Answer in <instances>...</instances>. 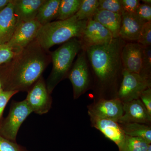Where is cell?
<instances>
[{
    "instance_id": "36",
    "label": "cell",
    "mask_w": 151,
    "mask_h": 151,
    "mask_svg": "<svg viewBox=\"0 0 151 151\" xmlns=\"http://www.w3.org/2000/svg\"><path fill=\"white\" fill-rule=\"evenodd\" d=\"M147 151H151V145H149L148 148L147 150Z\"/></svg>"
},
{
    "instance_id": "32",
    "label": "cell",
    "mask_w": 151,
    "mask_h": 151,
    "mask_svg": "<svg viewBox=\"0 0 151 151\" xmlns=\"http://www.w3.org/2000/svg\"><path fill=\"white\" fill-rule=\"evenodd\" d=\"M139 99L147 108L149 113L151 115V89L147 88L142 92Z\"/></svg>"
},
{
    "instance_id": "20",
    "label": "cell",
    "mask_w": 151,
    "mask_h": 151,
    "mask_svg": "<svg viewBox=\"0 0 151 151\" xmlns=\"http://www.w3.org/2000/svg\"><path fill=\"white\" fill-rule=\"evenodd\" d=\"M119 124L125 135L130 137L142 138L147 141L149 144H151L150 126L147 124L137 123Z\"/></svg>"
},
{
    "instance_id": "24",
    "label": "cell",
    "mask_w": 151,
    "mask_h": 151,
    "mask_svg": "<svg viewBox=\"0 0 151 151\" xmlns=\"http://www.w3.org/2000/svg\"><path fill=\"white\" fill-rule=\"evenodd\" d=\"M151 47H144L142 67L139 74L147 79L151 80Z\"/></svg>"
},
{
    "instance_id": "25",
    "label": "cell",
    "mask_w": 151,
    "mask_h": 151,
    "mask_svg": "<svg viewBox=\"0 0 151 151\" xmlns=\"http://www.w3.org/2000/svg\"><path fill=\"white\" fill-rule=\"evenodd\" d=\"M98 9L121 15L124 13L121 0H98Z\"/></svg>"
},
{
    "instance_id": "23",
    "label": "cell",
    "mask_w": 151,
    "mask_h": 151,
    "mask_svg": "<svg viewBox=\"0 0 151 151\" xmlns=\"http://www.w3.org/2000/svg\"><path fill=\"white\" fill-rule=\"evenodd\" d=\"M98 6V0H82L80 8L75 15L78 20L92 19Z\"/></svg>"
},
{
    "instance_id": "19",
    "label": "cell",
    "mask_w": 151,
    "mask_h": 151,
    "mask_svg": "<svg viewBox=\"0 0 151 151\" xmlns=\"http://www.w3.org/2000/svg\"><path fill=\"white\" fill-rule=\"evenodd\" d=\"M61 0H45L41 6L35 19L42 25L57 18Z\"/></svg>"
},
{
    "instance_id": "18",
    "label": "cell",
    "mask_w": 151,
    "mask_h": 151,
    "mask_svg": "<svg viewBox=\"0 0 151 151\" xmlns=\"http://www.w3.org/2000/svg\"><path fill=\"white\" fill-rule=\"evenodd\" d=\"M92 19L107 29L114 38L119 37L122 15L97 9Z\"/></svg>"
},
{
    "instance_id": "8",
    "label": "cell",
    "mask_w": 151,
    "mask_h": 151,
    "mask_svg": "<svg viewBox=\"0 0 151 151\" xmlns=\"http://www.w3.org/2000/svg\"><path fill=\"white\" fill-rule=\"evenodd\" d=\"M25 100L32 113L43 115L50 110L52 99L47 88L46 82L42 76L28 92Z\"/></svg>"
},
{
    "instance_id": "9",
    "label": "cell",
    "mask_w": 151,
    "mask_h": 151,
    "mask_svg": "<svg viewBox=\"0 0 151 151\" xmlns=\"http://www.w3.org/2000/svg\"><path fill=\"white\" fill-rule=\"evenodd\" d=\"M41 24L36 19L19 24L12 36L5 44L12 49L20 50L35 39Z\"/></svg>"
},
{
    "instance_id": "16",
    "label": "cell",
    "mask_w": 151,
    "mask_h": 151,
    "mask_svg": "<svg viewBox=\"0 0 151 151\" xmlns=\"http://www.w3.org/2000/svg\"><path fill=\"white\" fill-rule=\"evenodd\" d=\"M45 0H12L17 25L35 19L39 9Z\"/></svg>"
},
{
    "instance_id": "33",
    "label": "cell",
    "mask_w": 151,
    "mask_h": 151,
    "mask_svg": "<svg viewBox=\"0 0 151 151\" xmlns=\"http://www.w3.org/2000/svg\"><path fill=\"white\" fill-rule=\"evenodd\" d=\"M11 1V0H0V12L8 5Z\"/></svg>"
},
{
    "instance_id": "27",
    "label": "cell",
    "mask_w": 151,
    "mask_h": 151,
    "mask_svg": "<svg viewBox=\"0 0 151 151\" xmlns=\"http://www.w3.org/2000/svg\"><path fill=\"white\" fill-rule=\"evenodd\" d=\"M0 151H29L24 147L4 138L0 135Z\"/></svg>"
},
{
    "instance_id": "1",
    "label": "cell",
    "mask_w": 151,
    "mask_h": 151,
    "mask_svg": "<svg viewBox=\"0 0 151 151\" xmlns=\"http://www.w3.org/2000/svg\"><path fill=\"white\" fill-rule=\"evenodd\" d=\"M50 52L36 39L22 48L9 61L0 66L3 90L28 92L51 62Z\"/></svg>"
},
{
    "instance_id": "13",
    "label": "cell",
    "mask_w": 151,
    "mask_h": 151,
    "mask_svg": "<svg viewBox=\"0 0 151 151\" xmlns=\"http://www.w3.org/2000/svg\"><path fill=\"white\" fill-rule=\"evenodd\" d=\"M124 114L119 124L137 123L150 125L151 115L139 99L123 103Z\"/></svg>"
},
{
    "instance_id": "5",
    "label": "cell",
    "mask_w": 151,
    "mask_h": 151,
    "mask_svg": "<svg viewBox=\"0 0 151 151\" xmlns=\"http://www.w3.org/2000/svg\"><path fill=\"white\" fill-rule=\"evenodd\" d=\"M32 113L25 100L19 102L12 101L7 116L0 124V135L13 142H16L17 135L25 120Z\"/></svg>"
},
{
    "instance_id": "22",
    "label": "cell",
    "mask_w": 151,
    "mask_h": 151,
    "mask_svg": "<svg viewBox=\"0 0 151 151\" xmlns=\"http://www.w3.org/2000/svg\"><path fill=\"white\" fill-rule=\"evenodd\" d=\"M150 145L142 138L125 135L124 141L118 147L119 151H147Z\"/></svg>"
},
{
    "instance_id": "31",
    "label": "cell",
    "mask_w": 151,
    "mask_h": 151,
    "mask_svg": "<svg viewBox=\"0 0 151 151\" xmlns=\"http://www.w3.org/2000/svg\"><path fill=\"white\" fill-rule=\"evenodd\" d=\"M121 1L123 13H136L137 9L140 4L139 0H121Z\"/></svg>"
},
{
    "instance_id": "30",
    "label": "cell",
    "mask_w": 151,
    "mask_h": 151,
    "mask_svg": "<svg viewBox=\"0 0 151 151\" xmlns=\"http://www.w3.org/2000/svg\"><path fill=\"white\" fill-rule=\"evenodd\" d=\"M135 13L145 22H151V5L140 4Z\"/></svg>"
},
{
    "instance_id": "7",
    "label": "cell",
    "mask_w": 151,
    "mask_h": 151,
    "mask_svg": "<svg viewBox=\"0 0 151 151\" xmlns=\"http://www.w3.org/2000/svg\"><path fill=\"white\" fill-rule=\"evenodd\" d=\"M68 78L73 88V98L76 99L86 92L90 84V73L86 52L81 50L77 59L72 65Z\"/></svg>"
},
{
    "instance_id": "4",
    "label": "cell",
    "mask_w": 151,
    "mask_h": 151,
    "mask_svg": "<svg viewBox=\"0 0 151 151\" xmlns=\"http://www.w3.org/2000/svg\"><path fill=\"white\" fill-rule=\"evenodd\" d=\"M82 49L80 40L73 38L50 52L52 68L46 82L49 94L60 81L67 77L75 57Z\"/></svg>"
},
{
    "instance_id": "17",
    "label": "cell",
    "mask_w": 151,
    "mask_h": 151,
    "mask_svg": "<svg viewBox=\"0 0 151 151\" xmlns=\"http://www.w3.org/2000/svg\"><path fill=\"white\" fill-rule=\"evenodd\" d=\"M17 26L14 12L12 0L0 12V45L5 44L11 39Z\"/></svg>"
},
{
    "instance_id": "10",
    "label": "cell",
    "mask_w": 151,
    "mask_h": 151,
    "mask_svg": "<svg viewBox=\"0 0 151 151\" xmlns=\"http://www.w3.org/2000/svg\"><path fill=\"white\" fill-rule=\"evenodd\" d=\"M88 114L100 119L119 122L124 114L123 103L117 97L102 99L89 107Z\"/></svg>"
},
{
    "instance_id": "2",
    "label": "cell",
    "mask_w": 151,
    "mask_h": 151,
    "mask_svg": "<svg viewBox=\"0 0 151 151\" xmlns=\"http://www.w3.org/2000/svg\"><path fill=\"white\" fill-rule=\"evenodd\" d=\"M126 41L119 37L103 44L83 49L86 52L89 66L102 87L112 86L122 74L121 53Z\"/></svg>"
},
{
    "instance_id": "14",
    "label": "cell",
    "mask_w": 151,
    "mask_h": 151,
    "mask_svg": "<svg viewBox=\"0 0 151 151\" xmlns=\"http://www.w3.org/2000/svg\"><path fill=\"white\" fill-rule=\"evenodd\" d=\"M90 116L92 126L102 132L106 138L113 141L119 147L125 137L124 131L118 122Z\"/></svg>"
},
{
    "instance_id": "29",
    "label": "cell",
    "mask_w": 151,
    "mask_h": 151,
    "mask_svg": "<svg viewBox=\"0 0 151 151\" xmlns=\"http://www.w3.org/2000/svg\"><path fill=\"white\" fill-rule=\"evenodd\" d=\"M17 91H4L0 92V124L3 119V114L6 105L13 96L18 93Z\"/></svg>"
},
{
    "instance_id": "28",
    "label": "cell",
    "mask_w": 151,
    "mask_h": 151,
    "mask_svg": "<svg viewBox=\"0 0 151 151\" xmlns=\"http://www.w3.org/2000/svg\"><path fill=\"white\" fill-rule=\"evenodd\" d=\"M19 51L12 49L6 44L0 45V66L9 61Z\"/></svg>"
},
{
    "instance_id": "34",
    "label": "cell",
    "mask_w": 151,
    "mask_h": 151,
    "mask_svg": "<svg viewBox=\"0 0 151 151\" xmlns=\"http://www.w3.org/2000/svg\"><path fill=\"white\" fill-rule=\"evenodd\" d=\"M142 1L144 4H146L151 5V0H143Z\"/></svg>"
},
{
    "instance_id": "12",
    "label": "cell",
    "mask_w": 151,
    "mask_h": 151,
    "mask_svg": "<svg viewBox=\"0 0 151 151\" xmlns=\"http://www.w3.org/2000/svg\"><path fill=\"white\" fill-rule=\"evenodd\" d=\"M144 49V47L137 42L125 44L121 53L124 69L139 74L142 67Z\"/></svg>"
},
{
    "instance_id": "3",
    "label": "cell",
    "mask_w": 151,
    "mask_h": 151,
    "mask_svg": "<svg viewBox=\"0 0 151 151\" xmlns=\"http://www.w3.org/2000/svg\"><path fill=\"white\" fill-rule=\"evenodd\" d=\"M87 21L78 20L75 15L65 20L50 22L42 25L35 39L46 50L73 38H81Z\"/></svg>"
},
{
    "instance_id": "6",
    "label": "cell",
    "mask_w": 151,
    "mask_h": 151,
    "mask_svg": "<svg viewBox=\"0 0 151 151\" xmlns=\"http://www.w3.org/2000/svg\"><path fill=\"white\" fill-rule=\"evenodd\" d=\"M122 76V83L116 97L123 103L139 99L142 92L151 87V80L139 74L123 69Z\"/></svg>"
},
{
    "instance_id": "21",
    "label": "cell",
    "mask_w": 151,
    "mask_h": 151,
    "mask_svg": "<svg viewBox=\"0 0 151 151\" xmlns=\"http://www.w3.org/2000/svg\"><path fill=\"white\" fill-rule=\"evenodd\" d=\"M81 2L82 0H61L56 19L65 20L75 15Z\"/></svg>"
},
{
    "instance_id": "15",
    "label": "cell",
    "mask_w": 151,
    "mask_h": 151,
    "mask_svg": "<svg viewBox=\"0 0 151 151\" xmlns=\"http://www.w3.org/2000/svg\"><path fill=\"white\" fill-rule=\"evenodd\" d=\"M145 23L135 13H124L122 15L119 37L125 41H137Z\"/></svg>"
},
{
    "instance_id": "26",
    "label": "cell",
    "mask_w": 151,
    "mask_h": 151,
    "mask_svg": "<svg viewBox=\"0 0 151 151\" xmlns=\"http://www.w3.org/2000/svg\"><path fill=\"white\" fill-rule=\"evenodd\" d=\"M137 42L144 47L151 45V22L145 23L142 27Z\"/></svg>"
},
{
    "instance_id": "35",
    "label": "cell",
    "mask_w": 151,
    "mask_h": 151,
    "mask_svg": "<svg viewBox=\"0 0 151 151\" xmlns=\"http://www.w3.org/2000/svg\"><path fill=\"white\" fill-rule=\"evenodd\" d=\"M2 87L1 83V81H0V92L2 91Z\"/></svg>"
},
{
    "instance_id": "11",
    "label": "cell",
    "mask_w": 151,
    "mask_h": 151,
    "mask_svg": "<svg viewBox=\"0 0 151 151\" xmlns=\"http://www.w3.org/2000/svg\"><path fill=\"white\" fill-rule=\"evenodd\" d=\"M113 38L111 32L101 24L92 19L88 20L81 38L82 49L107 43Z\"/></svg>"
}]
</instances>
